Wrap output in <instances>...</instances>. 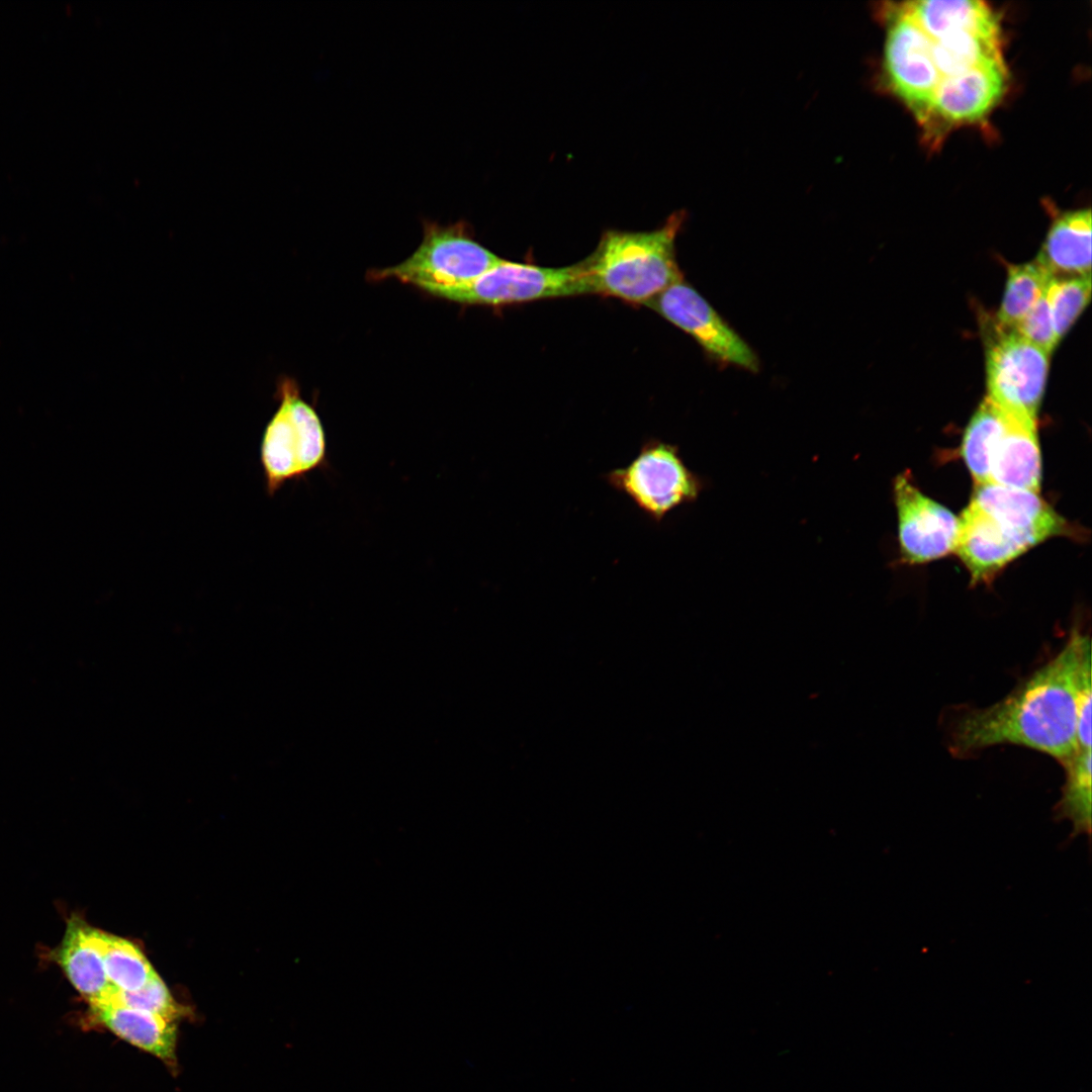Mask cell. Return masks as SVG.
<instances>
[{
    "mask_svg": "<svg viewBox=\"0 0 1092 1092\" xmlns=\"http://www.w3.org/2000/svg\"><path fill=\"white\" fill-rule=\"evenodd\" d=\"M1006 86L1003 58L943 76L933 93L926 121L932 117L949 124L977 121L999 101Z\"/></svg>",
    "mask_w": 1092,
    "mask_h": 1092,
    "instance_id": "cell-11",
    "label": "cell"
},
{
    "mask_svg": "<svg viewBox=\"0 0 1092 1092\" xmlns=\"http://www.w3.org/2000/svg\"><path fill=\"white\" fill-rule=\"evenodd\" d=\"M279 405L267 423L260 444L265 490L273 496L289 481L304 479L328 465L327 438L315 408L300 395L297 384L282 380Z\"/></svg>",
    "mask_w": 1092,
    "mask_h": 1092,
    "instance_id": "cell-3",
    "label": "cell"
},
{
    "mask_svg": "<svg viewBox=\"0 0 1092 1092\" xmlns=\"http://www.w3.org/2000/svg\"><path fill=\"white\" fill-rule=\"evenodd\" d=\"M113 1003L158 1015L170 1022H174L182 1013L159 975L140 990L118 991Z\"/></svg>",
    "mask_w": 1092,
    "mask_h": 1092,
    "instance_id": "cell-25",
    "label": "cell"
},
{
    "mask_svg": "<svg viewBox=\"0 0 1092 1092\" xmlns=\"http://www.w3.org/2000/svg\"><path fill=\"white\" fill-rule=\"evenodd\" d=\"M1035 262L1052 277L1091 275V211L1078 209L1052 224Z\"/></svg>",
    "mask_w": 1092,
    "mask_h": 1092,
    "instance_id": "cell-16",
    "label": "cell"
},
{
    "mask_svg": "<svg viewBox=\"0 0 1092 1092\" xmlns=\"http://www.w3.org/2000/svg\"><path fill=\"white\" fill-rule=\"evenodd\" d=\"M1077 749H1091V679L1085 682L1079 697Z\"/></svg>",
    "mask_w": 1092,
    "mask_h": 1092,
    "instance_id": "cell-27",
    "label": "cell"
},
{
    "mask_svg": "<svg viewBox=\"0 0 1092 1092\" xmlns=\"http://www.w3.org/2000/svg\"><path fill=\"white\" fill-rule=\"evenodd\" d=\"M894 495L904 560L922 563L953 551L959 519L948 509L921 493L906 473L895 479Z\"/></svg>",
    "mask_w": 1092,
    "mask_h": 1092,
    "instance_id": "cell-10",
    "label": "cell"
},
{
    "mask_svg": "<svg viewBox=\"0 0 1092 1092\" xmlns=\"http://www.w3.org/2000/svg\"><path fill=\"white\" fill-rule=\"evenodd\" d=\"M56 962L79 993L98 1008L115 1001L117 990L109 981L94 928L73 917L55 951Z\"/></svg>",
    "mask_w": 1092,
    "mask_h": 1092,
    "instance_id": "cell-15",
    "label": "cell"
},
{
    "mask_svg": "<svg viewBox=\"0 0 1092 1092\" xmlns=\"http://www.w3.org/2000/svg\"><path fill=\"white\" fill-rule=\"evenodd\" d=\"M1011 331L1048 354L1053 352L1059 340L1044 293Z\"/></svg>",
    "mask_w": 1092,
    "mask_h": 1092,
    "instance_id": "cell-26",
    "label": "cell"
},
{
    "mask_svg": "<svg viewBox=\"0 0 1092 1092\" xmlns=\"http://www.w3.org/2000/svg\"><path fill=\"white\" fill-rule=\"evenodd\" d=\"M646 306L690 335L713 361L752 372L758 370L759 360L750 346L682 279Z\"/></svg>",
    "mask_w": 1092,
    "mask_h": 1092,
    "instance_id": "cell-9",
    "label": "cell"
},
{
    "mask_svg": "<svg viewBox=\"0 0 1092 1092\" xmlns=\"http://www.w3.org/2000/svg\"><path fill=\"white\" fill-rule=\"evenodd\" d=\"M1090 679V639L1075 629L1062 650L1010 695L964 713L951 730V751L965 755L1015 744L1065 762L1077 750L1079 697Z\"/></svg>",
    "mask_w": 1092,
    "mask_h": 1092,
    "instance_id": "cell-1",
    "label": "cell"
},
{
    "mask_svg": "<svg viewBox=\"0 0 1092 1092\" xmlns=\"http://www.w3.org/2000/svg\"><path fill=\"white\" fill-rule=\"evenodd\" d=\"M1028 546L972 502L959 519L954 549L969 569L972 582L992 579Z\"/></svg>",
    "mask_w": 1092,
    "mask_h": 1092,
    "instance_id": "cell-13",
    "label": "cell"
},
{
    "mask_svg": "<svg viewBox=\"0 0 1092 1092\" xmlns=\"http://www.w3.org/2000/svg\"><path fill=\"white\" fill-rule=\"evenodd\" d=\"M107 977L119 991L133 992L158 974L132 942L94 928Z\"/></svg>",
    "mask_w": 1092,
    "mask_h": 1092,
    "instance_id": "cell-22",
    "label": "cell"
},
{
    "mask_svg": "<svg viewBox=\"0 0 1092 1092\" xmlns=\"http://www.w3.org/2000/svg\"><path fill=\"white\" fill-rule=\"evenodd\" d=\"M502 259L473 239L465 221L442 225L425 220L416 251L399 264L373 270L369 276L394 278L437 296L470 283Z\"/></svg>",
    "mask_w": 1092,
    "mask_h": 1092,
    "instance_id": "cell-4",
    "label": "cell"
},
{
    "mask_svg": "<svg viewBox=\"0 0 1092 1092\" xmlns=\"http://www.w3.org/2000/svg\"><path fill=\"white\" fill-rule=\"evenodd\" d=\"M1029 548L1072 528L1038 493L995 483L976 485L972 500Z\"/></svg>",
    "mask_w": 1092,
    "mask_h": 1092,
    "instance_id": "cell-12",
    "label": "cell"
},
{
    "mask_svg": "<svg viewBox=\"0 0 1092 1092\" xmlns=\"http://www.w3.org/2000/svg\"><path fill=\"white\" fill-rule=\"evenodd\" d=\"M1006 425V413L988 396L974 414L964 435L963 457L976 485L989 482L992 451Z\"/></svg>",
    "mask_w": 1092,
    "mask_h": 1092,
    "instance_id": "cell-21",
    "label": "cell"
},
{
    "mask_svg": "<svg viewBox=\"0 0 1092 1092\" xmlns=\"http://www.w3.org/2000/svg\"><path fill=\"white\" fill-rule=\"evenodd\" d=\"M587 293L578 263L541 267L502 259L470 283L437 297L467 304L504 305Z\"/></svg>",
    "mask_w": 1092,
    "mask_h": 1092,
    "instance_id": "cell-7",
    "label": "cell"
},
{
    "mask_svg": "<svg viewBox=\"0 0 1092 1092\" xmlns=\"http://www.w3.org/2000/svg\"><path fill=\"white\" fill-rule=\"evenodd\" d=\"M886 38L883 71L890 89L922 121H926L933 93L941 79L932 55V38L903 4L884 9Z\"/></svg>",
    "mask_w": 1092,
    "mask_h": 1092,
    "instance_id": "cell-6",
    "label": "cell"
},
{
    "mask_svg": "<svg viewBox=\"0 0 1092 1092\" xmlns=\"http://www.w3.org/2000/svg\"><path fill=\"white\" fill-rule=\"evenodd\" d=\"M1049 356L1013 331L997 327L986 353L987 396L1003 411L1036 422Z\"/></svg>",
    "mask_w": 1092,
    "mask_h": 1092,
    "instance_id": "cell-8",
    "label": "cell"
},
{
    "mask_svg": "<svg viewBox=\"0 0 1092 1092\" xmlns=\"http://www.w3.org/2000/svg\"><path fill=\"white\" fill-rule=\"evenodd\" d=\"M932 39L960 31H1001L999 18L978 0H919L902 3Z\"/></svg>",
    "mask_w": 1092,
    "mask_h": 1092,
    "instance_id": "cell-17",
    "label": "cell"
},
{
    "mask_svg": "<svg viewBox=\"0 0 1092 1092\" xmlns=\"http://www.w3.org/2000/svg\"><path fill=\"white\" fill-rule=\"evenodd\" d=\"M1051 278L1035 261L1009 266L997 327L1012 330L1044 293Z\"/></svg>",
    "mask_w": 1092,
    "mask_h": 1092,
    "instance_id": "cell-23",
    "label": "cell"
},
{
    "mask_svg": "<svg viewBox=\"0 0 1092 1092\" xmlns=\"http://www.w3.org/2000/svg\"><path fill=\"white\" fill-rule=\"evenodd\" d=\"M1005 413L1006 425L990 458L988 483L1038 493L1041 465L1036 422Z\"/></svg>",
    "mask_w": 1092,
    "mask_h": 1092,
    "instance_id": "cell-14",
    "label": "cell"
},
{
    "mask_svg": "<svg viewBox=\"0 0 1092 1092\" xmlns=\"http://www.w3.org/2000/svg\"><path fill=\"white\" fill-rule=\"evenodd\" d=\"M1091 749H1077L1063 762L1066 781L1062 796L1054 808V819L1068 820L1073 829L1066 843L1080 835L1091 840Z\"/></svg>",
    "mask_w": 1092,
    "mask_h": 1092,
    "instance_id": "cell-19",
    "label": "cell"
},
{
    "mask_svg": "<svg viewBox=\"0 0 1092 1092\" xmlns=\"http://www.w3.org/2000/svg\"><path fill=\"white\" fill-rule=\"evenodd\" d=\"M93 1010L117 1036L167 1063L175 1062L177 1028L174 1022L117 1003Z\"/></svg>",
    "mask_w": 1092,
    "mask_h": 1092,
    "instance_id": "cell-18",
    "label": "cell"
},
{
    "mask_svg": "<svg viewBox=\"0 0 1092 1092\" xmlns=\"http://www.w3.org/2000/svg\"><path fill=\"white\" fill-rule=\"evenodd\" d=\"M932 55L941 77L967 71L1003 58L1001 31H960L932 39Z\"/></svg>",
    "mask_w": 1092,
    "mask_h": 1092,
    "instance_id": "cell-20",
    "label": "cell"
},
{
    "mask_svg": "<svg viewBox=\"0 0 1092 1092\" xmlns=\"http://www.w3.org/2000/svg\"><path fill=\"white\" fill-rule=\"evenodd\" d=\"M1044 294L1060 342L1090 300L1091 275L1051 278Z\"/></svg>",
    "mask_w": 1092,
    "mask_h": 1092,
    "instance_id": "cell-24",
    "label": "cell"
},
{
    "mask_svg": "<svg viewBox=\"0 0 1092 1092\" xmlns=\"http://www.w3.org/2000/svg\"><path fill=\"white\" fill-rule=\"evenodd\" d=\"M685 218V211H675L653 231H606L594 252L578 262L587 293L647 305L681 280L675 240Z\"/></svg>",
    "mask_w": 1092,
    "mask_h": 1092,
    "instance_id": "cell-2",
    "label": "cell"
},
{
    "mask_svg": "<svg viewBox=\"0 0 1092 1092\" xmlns=\"http://www.w3.org/2000/svg\"><path fill=\"white\" fill-rule=\"evenodd\" d=\"M603 478L656 523L697 500L706 486L705 479L688 467L677 445L653 437L642 442L626 465L605 472Z\"/></svg>",
    "mask_w": 1092,
    "mask_h": 1092,
    "instance_id": "cell-5",
    "label": "cell"
}]
</instances>
